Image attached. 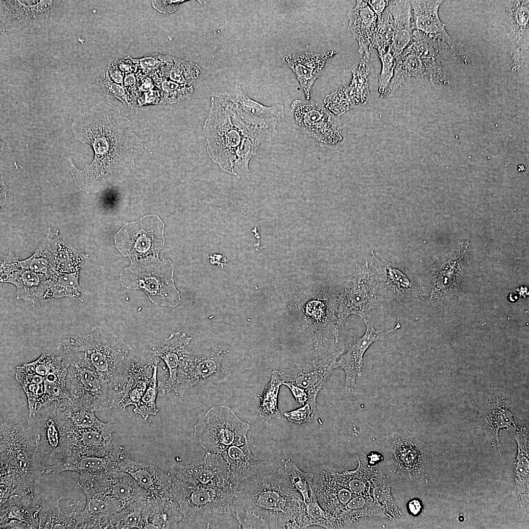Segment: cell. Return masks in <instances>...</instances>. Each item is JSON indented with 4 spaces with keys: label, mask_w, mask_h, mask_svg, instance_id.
Returning a JSON list of instances; mask_svg holds the SVG:
<instances>
[{
    "label": "cell",
    "mask_w": 529,
    "mask_h": 529,
    "mask_svg": "<svg viewBox=\"0 0 529 529\" xmlns=\"http://www.w3.org/2000/svg\"><path fill=\"white\" fill-rule=\"evenodd\" d=\"M131 125L118 107L106 101L98 102L73 120L75 137L91 145L94 152L92 163L82 170L68 158L75 182L81 189L98 192L108 184L118 186L127 177L144 151L143 141Z\"/></svg>",
    "instance_id": "cell-1"
},
{
    "label": "cell",
    "mask_w": 529,
    "mask_h": 529,
    "mask_svg": "<svg viewBox=\"0 0 529 529\" xmlns=\"http://www.w3.org/2000/svg\"><path fill=\"white\" fill-rule=\"evenodd\" d=\"M358 466L341 473L321 469L313 479V488L320 506L333 519L336 529L348 528L362 517L391 519L398 509L390 488L378 470L370 467L363 456Z\"/></svg>",
    "instance_id": "cell-2"
},
{
    "label": "cell",
    "mask_w": 529,
    "mask_h": 529,
    "mask_svg": "<svg viewBox=\"0 0 529 529\" xmlns=\"http://www.w3.org/2000/svg\"><path fill=\"white\" fill-rule=\"evenodd\" d=\"M245 483V488L237 491L234 515L236 510L248 512L263 520L268 529L311 526L305 503L285 472L282 459Z\"/></svg>",
    "instance_id": "cell-3"
},
{
    "label": "cell",
    "mask_w": 529,
    "mask_h": 529,
    "mask_svg": "<svg viewBox=\"0 0 529 529\" xmlns=\"http://www.w3.org/2000/svg\"><path fill=\"white\" fill-rule=\"evenodd\" d=\"M288 307L312 353V360L337 361L345 350L339 342L342 325L337 292L327 284L308 286L292 296Z\"/></svg>",
    "instance_id": "cell-4"
},
{
    "label": "cell",
    "mask_w": 529,
    "mask_h": 529,
    "mask_svg": "<svg viewBox=\"0 0 529 529\" xmlns=\"http://www.w3.org/2000/svg\"><path fill=\"white\" fill-rule=\"evenodd\" d=\"M0 505L17 495L35 503L40 476L34 465V447L27 430L13 415L0 416Z\"/></svg>",
    "instance_id": "cell-5"
},
{
    "label": "cell",
    "mask_w": 529,
    "mask_h": 529,
    "mask_svg": "<svg viewBox=\"0 0 529 529\" xmlns=\"http://www.w3.org/2000/svg\"><path fill=\"white\" fill-rule=\"evenodd\" d=\"M93 367L117 395L138 360L132 347L107 326H96L63 340Z\"/></svg>",
    "instance_id": "cell-6"
},
{
    "label": "cell",
    "mask_w": 529,
    "mask_h": 529,
    "mask_svg": "<svg viewBox=\"0 0 529 529\" xmlns=\"http://www.w3.org/2000/svg\"><path fill=\"white\" fill-rule=\"evenodd\" d=\"M68 362L61 354L44 351L38 359L16 367L15 378L27 400L28 416L60 399L69 400L66 388Z\"/></svg>",
    "instance_id": "cell-7"
},
{
    "label": "cell",
    "mask_w": 529,
    "mask_h": 529,
    "mask_svg": "<svg viewBox=\"0 0 529 529\" xmlns=\"http://www.w3.org/2000/svg\"><path fill=\"white\" fill-rule=\"evenodd\" d=\"M28 425L37 474L60 473L69 453L65 421L56 401L28 416Z\"/></svg>",
    "instance_id": "cell-8"
},
{
    "label": "cell",
    "mask_w": 529,
    "mask_h": 529,
    "mask_svg": "<svg viewBox=\"0 0 529 529\" xmlns=\"http://www.w3.org/2000/svg\"><path fill=\"white\" fill-rule=\"evenodd\" d=\"M203 130L209 157L221 169L233 175L242 137V121L224 93L211 97Z\"/></svg>",
    "instance_id": "cell-9"
},
{
    "label": "cell",
    "mask_w": 529,
    "mask_h": 529,
    "mask_svg": "<svg viewBox=\"0 0 529 529\" xmlns=\"http://www.w3.org/2000/svg\"><path fill=\"white\" fill-rule=\"evenodd\" d=\"M60 354L68 362L66 388L69 400L79 409L95 412L111 409L116 394L91 364L62 341Z\"/></svg>",
    "instance_id": "cell-10"
},
{
    "label": "cell",
    "mask_w": 529,
    "mask_h": 529,
    "mask_svg": "<svg viewBox=\"0 0 529 529\" xmlns=\"http://www.w3.org/2000/svg\"><path fill=\"white\" fill-rule=\"evenodd\" d=\"M172 262L159 257L131 261L120 274L122 287L143 291L153 304L175 307L181 302L174 281Z\"/></svg>",
    "instance_id": "cell-11"
},
{
    "label": "cell",
    "mask_w": 529,
    "mask_h": 529,
    "mask_svg": "<svg viewBox=\"0 0 529 529\" xmlns=\"http://www.w3.org/2000/svg\"><path fill=\"white\" fill-rule=\"evenodd\" d=\"M237 491L233 486L201 487L173 480L171 488L179 506L181 522L207 521L223 514L233 516Z\"/></svg>",
    "instance_id": "cell-12"
},
{
    "label": "cell",
    "mask_w": 529,
    "mask_h": 529,
    "mask_svg": "<svg viewBox=\"0 0 529 529\" xmlns=\"http://www.w3.org/2000/svg\"><path fill=\"white\" fill-rule=\"evenodd\" d=\"M250 426L226 406L211 407L194 426L197 444L206 453H221L232 445H241L247 440Z\"/></svg>",
    "instance_id": "cell-13"
},
{
    "label": "cell",
    "mask_w": 529,
    "mask_h": 529,
    "mask_svg": "<svg viewBox=\"0 0 529 529\" xmlns=\"http://www.w3.org/2000/svg\"><path fill=\"white\" fill-rule=\"evenodd\" d=\"M290 108L294 127L316 140L321 147L336 150L345 141L339 117L331 113L323 102L296 99Z\"/></svg>",
    "instance_id": "cell-14"
},
{
    "label": "cell",
    "mask_w": 529,
    "mask_h": 529,
    "mask_svg": "<svg viewBox=\"0 0 529 529\" xmlns=\"http://www.w3.org/2000/svg\"><path fill=\"white\" fill-rule=\"evenodd\" d=\"M164 224L156 215L126 224L114 237L117 248L131 261L158 256L165 244Z\"/></svg>",
    "instance_id": "cell-15"
},
{
    "label": "cell",
    "mask_w": 529,
    "mask_h": 529,
    "mask_svg": "<svg viewBox=\"0 0 529 529\" xmlns=\"http://www.w3.org/2000/svg\"><path fill=\"white\" fill-rule=\"evenodd\" d=\"M222 353L219 350L188 353L178 369L176 395H182L194 386H208L226 381L230 371L222 365Z\"/></svg>",
    "instance_id": "cell-16"
},
{
    "label": "cell",
    "mask_w": 529,
    "mask_h": 529,
    "mask_svg": "<svg viewBox=\"0 0 529 529\" xmlns=\"http://www.w3.org/2000/svg\"><path fill=\"white\" fill-rule=\"evenodd\" d=\"M377 288L372 270L364 265L355 271L347 286L337 293L338 313L342 325L350 315L366 320L371 311L379 307Z\"/></svg>",
    "instance_id": "cell-17"
},
{
    "label": "cell",
    "mask_w": 529,
    "mask_h": 529,
    "mask_svg": "<svg viewBox=\"0 0 529 529\" xmlns=\"http://www.w3.org/2000/svg\"><path fill=\"white\" fill-rule=\"evenodd\" d=\"M471 404L478 413V425L486 439L495 449L500 446L499 432H505L516 426L510 410L511 402L506 395L499 390H490L477 394Z\"/></svg>",
    "instance_id": "cell-18"
},
{
    "label": "cell",
    "mask_w": 529,
    "mask_h": 529,
    "mask_svg": "<svg viewBox=\"0 0 529 529\" xmlns=\"http://www.w3.org/2000/svg\"><path fill=\"white\" fill-rule=\"evenodd\" d=\"M168 473L173 481L190 486L234 487L231 482L228 464L220 453H206L201 461L185 465L174 464Z\"/></svg>",
    "instance_id": "cell-19"
},
{
    "label": "cell",
    "mask_w": 529,
    "mask_h": 529,
    "mask_svg": "<svg viewBox=\"0 0 529 529\" xmlns=\"http://www.w3.org/2000/svg\"><path fill=\"white\" fill-rule=\"evenodd\" d=\"M66 420L69 458L64 465L81 457L106 456L114 449L113 438L117 424L101 422L92 427L77 428L70 426Z\"/></svg>",
    "instance_id": "cell-20"
},
{
    "label": "cell",
    "mask_w": 529,
    "mask_h": 529,
    "mask_svg": "<svg viewBox=\"0 0 529 529\" xmlns=\"http://www.w3.org/2000/svg\"><path fill=\"white\" fill-rule=\"evenodd\" d=\"M78 484L84 493H99L113 498L123 507L150 497L131 475L119 469L105 477L80 476Z\"/></svg>",
    "instance_id": "cell-21"
},
{
    "label": "cell",
    "mask_w": 529,
    "mask_h": 529,
    "mask_svg": "<svg viewBox=\"0 0 529 529\" xmlns=\"http://www.w3.org/2000/svg\"><path fill=\"white\" fill-rule=\"evenodd\" d=\"M60 1L0 0L2 33L22 30L47 22Z\"/></svg>",
    "instance_id": "cell-22"
},
{
    "label": "cell",
    "mask_w": 529,
    "mask_h": 529,
    "mask_svg": "<svg viewBox=\"0 0 529 529\" xmlns=\"http://www.w3.org/2000/svg\"><path fill=\"white\" fill-rule=\"evenodd\" d=\"M241 120L247 125L264 128H277L285 117V108L278 104L268 106L251 98L236 80L233 88L224 93Z\"/></svg>",
    "instance_id": "cell-23"
},
{
    "label": "cell",
    "mask_w": 529,
    "mask_h": 529,
    "mask_svg": "<svg viewBox=\"0 0 529 529\" xmlns=\"http://www.w3.org/2000/svg\"><path fill=\"white\" fill-rule=\"evenodd\" d=\"M505 11L512 56L510 69L516 72L529 56V1H506Z\"/></svg>",
    "instance_id": "cell-24"
},
{
    "label": "cell",
    "mask_w": 529,
    "mask_h": 529,
    "mask_svg": "<svg viewBox=\"0 0 529 529\" xmlns=\"http://www.w3.org/2000/svg\"><path fill=\"white\" fill-rule=\"evenodd\" d=\"M351 71V82L324 98L323 102L325 107L336 116L364 105L370 98L368 82L369 68L366 63L361 60L352 67Z\"/></svg>",
    "instance_id": "cell-25"
},
{
    "label": "cell",
    "mask_w": 529,
    "mask_h": 529,
    "mask_svg": "<svg viewBox=\"0 0 529 529\" xmlns=\"http://www.w3.org/2000/svg\"><path fill=\"white\" fill-rule=\"evenodd\" d=\"M0 281L16 287L17 299L26 301L33 306L43 300L47 277L23 266L13 256L3 259Z\"/></svg>",
    "instance_id": "cell-26"
},
{
    "label": "cell",
    "mask_w": 529,
    "mask_h": 529,
    "mask_svg": "<svg viewBox=\"0 0 529 529\" xmlns=\"http://www.w3.org/2000/svg\"><path fill=\"white\" fill-rule=\"evenodd\" d=\"M253 439L248 437L241 445H232L220 453L228 464L231 482L237 489L240 484L271 468L276 460L254 456Z\"/></svg>",
    "instance_id": "cell-27"
},
{
    "label": "cell",
    "mask_w": 529,
    "mask_h": 529,
    "mask_svg": "<svg viewBox=\"0 0 529 529\" xmlns=\"http://www.w3.org/2000/svg\"><path fill=\"white\" fill-rule=\"evenodd\" d=\"M389 447L404 473L410 477L423 475L431 454L427 443L409 432H397L392 435Z\"/></svg>",
    "instance_id": "cell-28"
},
{
    "label": "cell",
    "mask_w": 529,
    "mask_h": 529,
    "mask_svg": "<svg viewBox=\"0 0 529 529\" xmlns=\"http://www.w3.org/2000/svg\"><path fill=\"white\" fill-rule=\"evenodd\" d=\"M365 332L362 337L357 336L354 342L341 354L336 362V368H341L345 374V388L348 391H353L356 387V378L361 377L363 355L369 346L374 342L382 339L389 333L401 328L398 322L395 327L385 332L376 330L367 320Z\"/></svg>",
    "instance_id": "cell-29"
},
{
    "label": "cell",
    "mask_w": 529,
    "mask_h": 529,
    "mask_svg": "<svg viewBox=\"0 0 529 529\" xmlns=\"http://www.w3.org/2000/svg\"><path fill=\"white\" fill-rule=\"evenodd\" d=\"M336 361L331 360H311L307 363L277 371L283 383L295 384L307 391L309 396L308 401L317 402L319 391L333 370L336 368Z\"/></svg>",
    "instance_id": "cell-30"
},
{
    "label": "cell",
    "mask_w": 529,
    "mask_h": 529,
    "mask_svg": "<svg viewBox=\"0 0 529 529\" xmlns=\"http://www.w3.org/2000/svg\"><path fill=\"white\" fill-rule=\"evenodd\" d=\"M372 271L378 293L386 299L404 302L413 300L418 296L409 277L393 264L375 257L374 269Z\"/></svg>",
    "instance_id": "cell-31"
},
{
    "label": "cell",
    "mask_w": 529,
    "mask_h": 529,
    "mask_svg": "<svg viewBox=\"0 0 529 529\" xmlns=\"http://www.w3.org/2000/svg\"><path fill=\"white\" fill-rule=\"evenodd\" d=\"M412 11L414 29L442 43L455 56L464 55L456 46L453 39L447 33L446 24L439 18L438 10L443 0H409Z\"/></svg>",
    "instance_id": "cell-32"
},
{
    "label": "cell",
    "mask_w": 529,
    "mask_h": 529,
    "mask_svg": "<svg viewBox=\"0 0 529 529\" xmlns=\"http://www.w3.org/2000/svg\"><path fill=\"white\" fill-rule=\"evenodd\" d=\"M84 508L75 511L77 529H111L114 515L123 508L118 500L99 493H85Z\"/></svg>",
    "instance_id": "cell-33"
},
{
    "label": "cell",
    "mask_w": 529,
    "mask_h": 529,
    "mask_svg": "<svg viewBox=\"0 0 529 529\" xmlns=\"http://www.w3.org/2000/svg\"><path fill=\"white\" fill-rule=\"evenodd\" d=\"M336 53L333 50L320 53L305 51L289 53L283 58L298 80L306 100H311L313 84L322 73L327 61Z\"/></svg>",
    "instance_id": "cell-34"
},
{
    "label": "cell",
    "mask_w": 529,
    "mask_h": 529,
    "mask_svg": "<svg viewBox=\"0 0 529 529\" xmlns=\"http://www.w3.org/2000/svg\"><path fill=\"white\" fill-rule=\"evenodd\" d=\"M118 469L131 475L151 497L161 498L171 494L172 480L169 473L154 465L131 460L122 454Z\"/></svg>",
    "instance_id": "cell-35"
},
{
    "label": "cell",
    "mask_w": 529,
    "mask_h": 529,
    "mask_svg": "<svg viewBox=\"0 0 529 529\" xmlns=\"http://www.w3.org/2000/svg\"><path fill=\"white\" fill-rule=\"evenodd\" d=\"M507 431L517 444V454L514 464V493L519 508L529 507V435L524 425L514 426Z\"/></svg>",
    "instance_id": "cell-36"
},
{
    "label": "cell",
    "mask_w": 529,
    "mask_h": 529,
    "mask_svg": "<svg viewBox=\"0 0 529 529\" xmlns=\"http://www.w3.org/2000/svg\"><path fill=\"white\" fill-rule=\"evenodd\" d=\"M348 29L359 45V52L363 55L361 60H370L372 44L376 31L378 17L366 0H357L355 6L347 13Z\"/></svg>",
    "instance_id": "cell-37"
},
{
    "label": "cell",
    "mask_w": 529,
    "mask_h": 529,
    "mask_svg": "<svg viewBox=\"0 0 529 529\" xmlns=\"http://www.w3.org/2000/svg\"><path fill=\"white\" fill-rule=\"evenodd\" d=\"M242 137L236 152L233 175L240 179H247L251 174L249 168L250 161L256 155L260 145L273 139L278 131L277 128L250 126L242 121Z\"/></svg>",
    "instance_id": "cell-38"
},
{
    "label": "cell",
    "mask_w": 529,
    "mask_h": 529,
    "mask_svg": "<svg viewBox=\"0 0 529 529\" xmlns=\"http://www.w3.org/2000/svg\"><path fill=\"white\" fill-rule=\"evenodd\" d=\"M411 42L422 62L430 82L439 87L447 84L448 81L442 63V52L448 50L446 47L416 29L413 30Z\"/></svg>",
    "instance_id": "cell-39"
},
{
    "label": "cell",
    "mask_w": 529,
    "mask_h": 529,
    "mask_svg": "<svg viewBox=\"0 0 529 529\" xmlns=\"http://www.w3.org/2000/svg\"><path fill=\"white\" fill-rule=\"evenodd\" d=\"M192 339V337L185 333L173 332L164 340L162 347L151 352V355L158 357L164 362L168 370V376L161 389L163 394L171 390L175 391L178 369L188 353L186 349Z\"/></svg>",
    "instance_id": "cell-40"
},
{
    "label": "cell",
    "mask_w": 529,
    "mask_h": 529,
    "mask_svg": "<svg viewBox=\"0 0 529 529\" xmlns=\"http://www.w3.org/2000/svg\"><path fill=\"white\" fill-rule=\"evenodd\" d=\"M40 506L13 495L0 505V529H38Z\"/></svg>",
    "instance_id": "cell-41"
},
{
    "label": "cell",
    "mask_w": 529,
    "mask_h": 529,
    "mask_svg": "<svg viewBox=\"0 0 529 529\" xmlns=\"http://www.w3.org/2000/svg\"><path fill=\"white\" fill-rule=\"evenodd\" d=\"M393 37L387 51L395 58L410 44L413 28L411 6L409 0H389Z\"/></svg>",
    "instance_id": "cell-42"
},
{
    "label": "cell",
    "mask_w": 529,
    "mask_h": 529,
    "mask_svg": "<svg viewBox=\"0 0 529 529\" xmlns=\"http://www.w3.org/2000/svg\"><path fill=\"white\" fill-rule=\"evenodd\" d=\"M411 78L430 82L429 76L411 42L395 58L393 75L382 97L392 94Z\"/></svg>",
    "instance_id": "cell-43"
},
{
    "label": "cell",
    "mask_w": 529,
    "mask_h": 529,
    "mask_svg": "<svg viewBox=\"0 0 529 529\" xmlns=\"http://www.w3.org/2000/svg\"><path fill=\"white\" fill-rule=\"evenodd\" d=\"M122 449L116 445L113 451L104 457L85 456L78 457L64 466L60 472L71 471L80 476L105 477L118 469Z\"/></svg>",
    "instance_id": "cell-44"
},
{
    "label": "cell",
    "mask_w": 529,
    "mask_h": 529,
    "mask_svg": "<svg viewBox=\"0 0 529 529\" xmlns=\"http://www.w3.org/2000/svg\"><path fill=\"white\" fill-rule=\"evenodd\" d=\"M146 512L150 529H176L181 521L179 506L171 492L164 497H148Z\"/></svg>",
    "instance_id": "cell-45"
},
{
    "label": "cell",
    "mask_w": 529,
    "mask_h": 529,
    "mask_svg": "<svg viewBox=\"0 0 529 529\" xmlns=\"http://www.w3.org/2000/svg\"><path fill=\"white\" fill-rule=\"evenodd\" d=\"M152 356L153 358L150 359L144 365L138 360L132 367L121 393L123 395L118 402L121 409H125L130 405L136 406L146 391L150 382L156 361V357Z\"/></svg>",
    "instance_id": "cell-46"
},
{
    "label": "cell",
    "mask_w": 529,
    "mask_h": 529,
    "mask_svg": "<svg viewBox=\"0 0 529 529\" xmlns=\"http://www.w3.org/2000/svg\"><path fill=\"white\" fill-rule=\"evenodd\" d=\"M64 297L75 302L83 301L84 290L79 285L78 274L55 271L47 278L43 300Z\"/></svg>",
    "instance_id": "cell-47"
},
{
    "label": "cell",
    "mask_w": 529,
    "mask_h": 529,
    "mask_svg": "<svg viewBox=\"0 0 529 529\" xmlns=\"http://www.w3.org/2000/svg\"><path fill=\"white\" fill-rule=\"evenodd\" d=\"M61 498H53L40 506L38 529H77L75 509L68 514L62 511L59 506Z\"/></svg>",
    "instance_id": "cell-48"
},
{
    "label": "cell",
    "mask_w": 529,
    "mask_h": 529,
    "mask_svg": "<svg viewBox=\"0 0 529 529\" xmlns=\"http://www.w3.org/2000/svg\"><path fill=\"white\" fill-rule=\"evenodd\" d=\"M147 499L131 503L115 514L111 529H150L146 512Z\"/></svg>",
    "instance_id": "cell-49"
},
{
    "label": "cell",
    "mask_w": 529,
    "mask_h": 529,
    "mask_svg": "<svg viewBox=\"0 0 529 529\" xmlns=\"http://www.w3.org/2000/svg\"><path fill=\"white\" fill-rule=\"evenodd\" d=\"M201 72L198 65L176 58L173 63L164 66L158 70L162 78H167L177 83L189 86H194Z\"/></svg>",
    "instance_id": "cell-50"
},
{
    "label": "cell",
    "mask_w": 529,
    "mask_h": 529,
    "mask_svg": "<svg viewBox=\"0 0 529 529\" xmlns=\"http://www.w3.org/2000/svg\"><path fill=\"white\" fill-rule=\"evenodd\" d=\"M282 383L277 370H274L272 372L270 382L266 385L262 395H258L260 399L259 414L263 419L281 418V415L278 407V397Z\"/></svg>",
    "instance_id": "cell-51"
},
{
    "label": "cell",
    "mask_w": 529,
    "mask_h": 529,
    "mask_svg": "<svg viewBox=\"0 0 529 529\" xmlns=\"http://www.w3.org/2000/svg\"><path fill=\"white\" fill-rule=\"evenodd\" d=\"M283 460V466L293 486L301 494L305 504L310 500L313 488L314 475L301 471L291 460Z\"/></svg>",
    "instance_id": "cell-52"
},
{
    "label": "cell",
    "mask_w": 529,
    "mask_h": 529,
    "mask_svg": "<svg viewBox=\"0 0 529 529\" xmlns=\"http://www.w3.org/2000/svg\"><path fill=\"white\" fill-rule=\"evenodd\" d=\"M155 85L160 90L161 103H173L181 101L193 91V86L177 83L167 78H152Z\"/></svg>",
    "instance_id": "cell-53"
},
{
    "label": "cell",
    "mask_w": 529,
    "mask_h": 529,
    "mask_svg": "<svg viewBox=\"0 0 529 529\" xmlns=\"http://www.w3.org/2000/svg\"><path fill=\"white\" fill-rule=\"evenodd\" d=\"M156 357V361L150 382L139 402L133 409L135 413L141 415L145 420L150 415H156L159 411L157 408L156 399L158 391L157 370L160 359Z\"/></svg>",
    "instance_id": "cell-54"
},
{
    "label": "cell",
    "mask_w": 529,
    "mask_h": 529,
    "mask_svg": "<svg viewBox=\"0 0 529 529\" xmlns=\"http://www.w3.org/2000/svg\"><path fill=\"white\" fill-rule=\"evenodd\" d=\"M393 37L391 16L387 6L381 16L378 19L377 27L372 41V48H376L380 56L385 53L391 46Z\"/></svg>",
    "instance_id": "cell-55"
},
{
    "label": "cell",
    "mask_w": 529,
    "mask_h": 529,
    "mask_svg": "<svg viewBox=\"0 0 529 529\" xmlns=\"http://www.w3.org/2000/svg\"><path fill=\"white\" fill-rule=\"evenodd\" d=\"M310 498V501L305 505L311 525H316L325 529H336L333 519L318 504L314 489L311 492Z\"/></svg>",
    "instance_id": "cell-56"
},
{
    "label": "cell",
    "mask_w": 529,
    "mask_h": 529,
    "mask_svg": "<svg viewBox=\"0 0 529 529\" xmlns=\"http://www.w3.org/2000/svg\"><path fill=\"white\" fill-rule=\"evenodd\" d=\"M174 57L169 55L154 54L143 58L134 59L142 75H148L160 68L173 63Z\"/></svg>",
    "instance_id": "cell-57"
},
{
    "label": "cell",
    "mask_w": 529,
    "mask_h": 529,
    "mask_svg": "<svg viewBox=\"0 0 529 529\" xmlns=\"http://www.w3.org/2000/svg\"><path fill=\"white\" fill-rule=\"evenodd\" d=\"M316 409L317 402L308 401L301 407L284 412L283 415L290 422L300 425L311 422L314 417Z\"/></svg>",
    "instance_id": "cell-58"
},
{
    "label": "cell",
    "mask_w": 529,
    "mask_h": 529,
    "mask_svg": "<svg viewBox=\"0 0 529 529\" xmlns=\"http://www.w3.org/2000/svg\"><path fill=\"white\" fill-rule=\"evenodd\" d=\"M382 70L379 78V92L382 97L391 80L395 67V58L388 51L379 56Z\"/></svg>",
    "instance_id": "cell-59"
},
{
    "label": "cell",
    "mask_w": 529,
    "mask_h": 529,
    "mask_svg": "<svg viewBox=\"0 0 529 529\" xmlns=\"http://www.w3.org/2000/svg\"><path fill=\"white\" fill-rule=\"evenodd\" d=\"M282 385L289 389L297 403L304 405L307 402L308 394L304 388L291 382H284Z\"/></svg>",
    "instance_id": "cell-60"
},
{
    "label": "cell",
    "mask_w": 529,
    "mask_h": 529,
    "mask_svg": "<svg viewBox=\"0 0 529 529\" xmlns=\"http://www.w3.org/2000/svg\"><path fill=\"white\" fill-rule=\"evenodd\" d=\"M369 6L379 18L387 6L389 0H366Z\"/></svg>",
    "instance_id": "cell-61"
},
{
    "label": "cell",
    "mask_w": 529,
    "mask_h": 529,
    "mask_svg": "<svg viewBox=\"0 0 529 529\" xmlns=\"http://www.w3.org/2000/svg\"><path fill=\"white\" fill-rule=\"evenodd\" d=\"M410 511L414 515L417 514L421 509V505L418 500H412L409 504Z\"/></svg>",
    "instance_id": "cell-62"
},
{
    "label": "cell",
    "mask_w": 529,
    "mask_h": 529,
    "mask_svg": "<svg viewBox=\"0 0 529 529\" xmlns=\"http://www.w3.org/2000/svg\"><path fill=\"white\" fill-rule=\"evenodd\" d=\"M526 170V168L523 165L521 164L518 165V171L519 172L524 171Z\"/></svg>",
    "instance_id": "cell-63"
}]
</instances>
